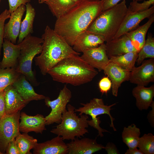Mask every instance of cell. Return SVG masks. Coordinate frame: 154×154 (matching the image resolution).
<instances>
[{
	"label": "cell",
	"mask_w": 154,
	"mask_h": 154,
	"mask_svg": "<svg viewBox=\"0 0 154 154\" xmlns=\"http://www.w3.org/2000/svg\"><path fill=\"white\" fill-rule=\"evenodd\" d=\"M82 53V55L80 56L81 58L99 71L103 70L110 62L106 54L104 43L98 47L86 50Z\"/></svg>",
	"instance_id": "11"
},
{
	"label": "cell",
	"mask_w": 154,
	"mask_h": 154,
	"mask_svg": "<svg viewBox=\"0 0 154 154\" xmlns=\"http://www.w3.org/2000/svg\"><path fill=\"white\" fill-rule=\"evenodd\" d=\"M132 94L136 99V105L140 110H147L153 101L154 85L150 87L137 85L132 90Z\"/></svg>",
	"instance_id": "23"
},
{
	"label": "cell",
	"mask_w": 154,
	"mask_h": 154,
	"mask_svg": "<svg viewBox=\"0 0 154 154\" xmlns=\"http://www.w3.org/2000/svg\"><path fill=\"white\" fill-rule=\"evenodd\" d=\"M103 70L105 75L111 81L112 95L117 97L119 88L121 84L125 81H129L130 72L123 69L116 64L110 62Z\"/></svg>",
	"instance_id": "15"
},
{
	"label": "cell",
	"mask_w": 154,
	"mask_h": 154,
	"mask_svg": "<svg viewBox=\"0 0 154 154\" xmlns=\"http://www.w3.org/2000/svg\"><path fill=\"white\" fill-rule=\"evenodd\" d=\"M104 42L101 36L86 31L78 36L72 48L77 52H82L86 50L98 47Z\"/></svg>",
	"instance_id": "20"
},
{
	"label": "cell",
	"mask_w": 154,
	"mask_h": 154,
	"mask_svg": "<svg viewBox=\"0 0 154 154\" xmlns=\"http://www.w3.org/2000/svg\"><path fill=\"white\" fill-rule=\"evenodd\" d=\"M43 41L42 38L30 34L19 44L20 53L15 69L18 72L25 76L34 86H37L39 84L32 70V62L35 56L41 52L43 47L42 44Z\"/></svg>",
	"instance_id": "5"
},
{
	"label": "cell",
	"mask_w": 154,
	"mask_h": 154,
	"mask_svg": "<svg viewBox=\"0 0 154 154\" xmlns=\"http://www.w3.org/2000/svg\"><path fill=\"white\" fill-rule=\"evenodd\" d=\"M105 44L106 54L109 59L129 52H139L126 34L106 42Z\"/></svg>",
	"instance_id": "12"
},
{
	"label": "cell",
	"mask_w": 154,
	"mask_h": 154,
	"mask_svg": "<svg viewBox=\"0 0 154 154\" xmlns=\"http://www.w3.org/2000/svg\"><path fill=\"white\" fill-rule=\"evenodd\" d=\"M151 107L152 108V110L150 111L148 114L147 118L148 122L151 126L154 127V101L152 102Z\"/></svg>",
	"instance_id": "41"
},
{
	"label": "cell",
	"mask_w": 154,
	"mask_h": 154,
	"mask_svg": "<svg viewBox=\"0 0 154 154\" xmlns=\"http://www.w3.org/2000/svg\"><path fill=\"white\" fill-rule=\"evenodd\" d=\"M3 91L6 115H12L20 111L28 103L17 92L12 85L6 87Z\"/></svg>",
	"instance_id": "19"
},
{
	"label": "cell",
	"mask_w": 154,
	"mask_h": 154,
	"mask_svg": "<svg viewBox=\"0 0 154 154\" xmlns=\"http://www.w3.org/2000/svg\"><path fill=\"white\" fill-rule=\"evenodd\" d=\"M148 19V20L144 24L138 26L134 30L125 34L139 52L144 43L148 29L154 22V14Z\"/></svg>",
	"instance_id": "24"
},
{
	"label": "cell",
	"mask_w": 154,
	"mask_h": 154,
	"mask_svg": "<svg viewBox=\"0 0 154 154\" xmlns=\"http://www.w3.org/2000/svg\"><path fill=\"white\" fill-rule=\"evenodd\" d=\"M138 52H131L119 56L110 58V61L116 64L121 68L131 72L135 67L138 58Z\"/></svg>",
	"instance_id": "28"
},
{
	"label": "cell",
	"mask_w": 154,
	"mask_h": 154,
	"mask_svg": "<svg viewBox=\"0 0 154 154\" xmlns=\"http://www.w3.org/2000/svg\"><path fill=\"white\" fill-rule=\"evenodd\" d=\"M102 3V11L112 8L118 4L121 0H101Z\"/></svg>",
	"instance_id": "38"
},
{
	"label": "cell",
	"mask_w": 154,
	"mask_h": 154,
	"mask_svg": "<svg viewBox=\"0 0 154 154\" xmlns=\"http://www.w3.org/2000/svg\"><path fill=\"white\" fill-rule=\"evenodd\" d=\"M68 152L67 144L62 137L58 135L50 140L37 143L33 151L34 154H67Z\"/></svg>",
	"instance_id": "18"
},
{
	"label": "cell",
	"mask_w": 154,
	"mask_h": 154,
	"mask_svg": "<svg viewBox=\"0 0 154 154\" xmlns=\"http://www.w3.org/2000/svg\"><path fill=\"white\" fill-rule=\"evenodd\" d=\"M147 58L154 59V37L152 34L149 33L143 46L138 53L136 62L139 65Z\"/></svg>",
	"instance_id": "30"
},
{
	"label": "cell",
	"mask_w": 154,
	"mask_h": 154,
	"mask_svg": "<svg viewBox=\"0 0 154 154\" xmlns=\"http://www.w3.org/2000/svg\"><path fill=\"white\" fill-rule=\"evenodd\" d=\"M125 154H143L139 149L137 148L130 150L128 149L125 153Z\"/></svg>",
	"instance_id": "42"
},
{
	"label": "cell",
	"mask_w": 154,
	"mask_h": 154,
	"mask_svg": "<svg viewBox=\"0 0 154 154\" xmlns=\"http://www.w3.org/2000/svg\"><path fill=\"white\" fill-rule=\"evenodd\" d=\"M25 11V6L22 5L11 14L9 21L4 25V39L16 44L20 32L22 19Z\"/></svg>",
	"instance_id": "13"
},
{
	"label": "cell",
	"mask_w": 154,
	"mask_h": 154,
	"mask_svg": "<svg viewBox=\"0 0 154 154\" xmlns=\"http://www.w3.org/2000/svg\"><path fill=\"white\" fill-rule=\"evenodd\" d=\"M0 154H2L1 152L0 151Z\"/></svg>",
	"instance_id": "46"
},
{
	"label": "cell",
	"mask_w": 154,
	"mask_h": 154,
	"mask_svg": "<svg viewBox=\"0 0 154 154\" xmlns=\"http://www.w3.org/2000/svg\"><path fill=\"white\" fill-rule=\"evenodd\" d=\"M116 104V103L109 106L105 105L102 99L94 98L91 100L89 102L86 104L80 103L81 105L83 106V107H80L77 109H75L74 111L75 112H80L79 115L80 116L83 114L90 116L92 119L88 120V125L97 129L98 133L97 136L103 137L104 135L102 132H109L100 127L99 125L101 121L100 120V117H97L102 114L108 115L111 121L110 127L112 128L114 131H116L113 123V121L115 119L112 117L110 113V110L112 109L111 108Z\"/></svg>",
	"instance_id": "7"
},
{
	"label": "cell",
	"mask_w": 154,
	"mask_h": 154,
	"mask_svg": "<svg viewBox=\"0 0 154 154\" xmlns=\"http://www.w3.org/2000/svg\"><path fill=\"white\" fill-rule=\"evenodd\" d=\"M50 0H38V3L40 4L45 3L46 2Z\"/></svg>",
	"instance_id": "44"
},
{
	"label": "cell",
	"mask_w": 154,
	"mask_h": 154,
	"mask_svg": "<svg viewBox=\"0 0 154 154\" xmlns=\"http://www.w3.org/2000/svg\"><path fill=\"white\" fill-rule=\"evenodd\" d=\"M66 109L62 115L61 122L50 132L62 137L63 140H72L76 137L81 138L88 133L86 128L88 126V117L82 115L79 117L75 113V107L70 104L67 105Z\"/></svg>",
	"instance_id": "6"
},
{
	"label": "cell",
	"mask_w": 154,
	"mask_h": 154,
	"mask_svg": "<svg viewBox=\"0 0 154 154\" xmlns=\"http://www.w3.org/2000/svg\"><path fill=\"white\" fill-rule=\"evenodd\" d=\"M112 82L108 76H104L100 79L98 84V87L102 94H106L112 87Z\"/></svg>",
	"instance_id": "35"
},
{
	"label": "cell",
	"mask_w": 154,
	"mask_h": 154,
	"mask_svg": "<svg viewBox=\"0 0 154 154\" xmlns=\"http://www.w3.org/2000/svg\"><path fill=\"white\" fill-rule=\"evenodd\" d=\"M19 128L20 132L28 133L34 131L37 133H42L46 130L45 117L41 114H37L30 116L24 112L20 113Z\"/></svg>",
	"instance_id": "17"
},
{
	"label": "cell",
	"mask_w": 154,
	"mask_h": 154,
	"mask_svg": "<svg viewBox=\"0 0 154 154\" xmlns=\"http://www.w3.org/2000/svg\"><path fill=\"white\" fill-rule=\"evenodd\" d=\"M5 154H19L15 139L11 140L9 143L6 150Z\"/></svg>",
	"instance_id": "37"
},
{
	"label": "cell",
	"mask_w": 154,
	"mask_h": 154,
	"mask_svg": "<svg viewBox=\"0 0 154 154\" xmlns=\"http://www.w3.org/2000/svg\"><path fill=\"white\" fill-rule=\"evenodd\" d=\"M72 96L71 91L65 85L60 90L56 99L51 101L49 97H45L44 99L45 105L51 109L50 113L45 117L46 125L54 123L59 124L61 122L62 114L66 110V106Z\"/></svg>",
	"instance_id": "8"
},
{
	"label": "cell",
	"mask_w": 154,
	"mask_h": 154,
	"mask_svg": "<svg viewBox=\"0 0 154 154\" xmlns=\"http://www.w3.org/2000/svg\"><path fill=\"white\" fill-rule=\"evenodd\" d=\"M2 47L3 56L0 62V68H13L15 69L20 53L19 44H15L8 40L4 39Z\"/></svg>",
	"instance_id": "21"
},
{
	"label": "cell",
	"mask_w": 154,
	"mask_h": 154,
	"mask_svg": "<svg viewBox=\"0 0 154 154\" xmlns=\"http://www.w3.org/2000/svg\"><path fill=\"white\" fill-rule=\"evenodd\" d=\"M25 76L21 74L12 86L23 98L28 103L33 100L44 99L45 96L37 93Z\"/></svg>",
	"instance_id": "22"
},
{
	"label": "cell",
	"mask_w": 154,
	"mask_h": 154,
	"mask_svg": "<svg viewBox=\"0 0 154 154\" xmlns=\"http://www.w3.org/2000/svg\"><path fill=\"white\" fill-rule=\"evenodd\" d=\"M13 68L0 69V92L7 86L12 85L17 79L21 74Z\"/></svg>",
	"instance_id": "31"
},
{
	"label": "cell",
	"mask_w": 154,
	"mask_h": 154,
	"mask_svg": "<svg viewBox=\"0 0 154 154\" xmlns=\"http://www.w3.org/2000/svg\"><path fill=\"white\" fill-rule=\"evenodd\" d=\"M25 6V16L21 22L18 44L20 43L27 36L33 32V25L36 15L35 10L29 3H27Z\"/></svg>",
	"instance_id": "25"
},
{
	"label": "cell",
	"mask_w": 154,
	"mask_h": 154,
	"mask_svg": "<svg viewBox=\"0 0 154 154\" xmlns=\"http://www.w3.org/2000/svg\"><path fill=\"white\" fill-rule=\"evenodd\" d=\"M45 3L57 19L76 5L72 0H50Z\"/></svg>",
	"instance_id": "27"
},
{
	"label": "cell",
	"mask_w": 154,
	"mask_h": 154,
	"mask_svg": "<svg viewBox=\"0 0 154 154\" xmlns=\"http://www.w3.org/2000/svg\"><path fill=\"white\" fill-rule=\"evenodd\" d=\"M79 55H72L62 60L48 74L54 81L74 86L91 82L98 72Z\"/></svg>",
	"instance_id": "3"
},
{
	"label": "cell",
	"mask_w": 154,
	"mask_h": 154,
	"mask_svg": "<svg viewBox=\"0 0 154 154\" xmlns=\"http://www.w3.org/2000/svg\"><path fill=\"white\" fill-rule=\"evenodd\" d=\"M9 2V11L11 14L19 6L22 5H25L31 0H8Z\"/></svg>",
	"instance_id": "36"
},
{
	"label": "cell",
	"mask_w": 154,
	"mask_h": 154,
	"mask_svg": "<svg viewBox=\"0 0 154 154\" xmlns=\"http://www.w3.org/2000/svg\"><path fill=\"white\" fill-rule=\"evenodd\" d=\"M140 133V129L134 124L124 127L122 133V141L129 149L137 147Z\"/></svg>",
	"instance_id": "26"
},
{
	"label": "cell",
	"mask_w": 154,
	"mask_h": 154,
	"mask_svg": "<svg viewBox=\"0 0 154 154\" xmlns=\"http://www.w3.org/2000/svg\"><path fill=\"white\" fill-rule=\"evenodd\" d=\"M19 154H31L30 151L34 149L37 143V140L27 133H21L15 138Z\"/></svg>",
	"instance_id": "29"
},
{
	"label": "cell",
	"mask_w": 154,
	"mask_h": 154,
	"mask_svg": "<svg viewBox=\"0 0 154 154\" xmlns=\"http://www.w3.org/2000/svg\"><path fill=\"white\" fill-rule=\"evenodd\" d=\"M66 144L68 154H92L104 148V145L97 143L96 138L85 137L79 139L76 137Z\"/></svg>",
	"instance_id": "16"
},
{
	"label": "cell",
	"mask_w": 154,
	"mask_h": 154,
	"mask_svg": "<svg viewBox=\"0 0 154 154\" xmlns=\"http://www.w3.org/2000/svg\"><path fill=\"white\" fill-rule=\"evenodd\" d=\"M137 147L143 154H154V136L151 133L140 137Z\"/></svg>",
	"instance_id": "32"
},
{
	"label": "cell",
	"mask_w": 154,
	"mask_h": 154,
	"mask_svg": "<svg viewBox=\"0 0 154 154\" xmlns=\"http://www.w3.org/2000/svg\"><path fill=\"white\" fill-rule=\"evenodd\" d=\"M104 149L106 150L108 154H119L116 145L112 143L108 142Z\"/></svg>",
	"instance_id": "39"
},
{
	"label": "cell",
	"mask_w": 154,
	"mask_h": 154,
	"mask_svg": "<svg viewBox=\"0 0 154 154\" xmlns=\"http://www.w3.org/2000/svg\"><path fill=\"white\" fill-rule=\"evenodd\" d=\"M20 111L11 115L6 114L0 118V151L2 154H5L9 142L20 133Z\"/></svg>",
	"instance_id": "9"
},
{
	"label": "cell",
	"mask_w": 154,
	"mask_h": 154,
	"mask_svg": "<svg viewBox=\"0 0 154 154\" xmlns=\"http://www.w3.org/2000/svg\"><path fill=\"white\" fill-rule=\"evenodd\" d=\"M1 0H0V2H1Z\"/></svg>",
	"instance_id": "47"
},
{
	"label": "cell",
	"mask_w": 154,
	"mask_h": 154,
	"mask_svg": "<svg viewBox=\"0 0 154 154\" xmlns=\"http://www.w3.org/2000/svg\"><path fill=\"white\" fill-rule=\"evenodd\" d=\"M76 5L80 3L84 0H72Z\"/></svg>",
	"instance_id": "43"
},
{
	"label": "cell",
	"mask_w": 154,
	"mask_h": 154,
	"mask_svg": "<svg viewBox=\"0 0 154 154\" xmlns=\"http://www.w3.org/2000/svg\"><path fill=\"white\" fill-rule=\"evenodd\" d=\"M5 105L3 91L0 92V118L5 114Z\"/></svg>",
	"instance_id": "40"
},
{
	"label": "cell",
	"mask_w": 154,
	"mask_h": 154,
	"mask_svg": "<svg viewBox=\"0 0 154 154\" xmlns=\"http://www.w3.org/2000/svg\"><path fill=\"white\" fill-rule=\"evenodd\" d=\"M133 1H136L138 2V1H144L145 0H132Z\"/></svg>",
	"instance_id": "45"
},
{
	"label": "cell",
	"mask_w": 154,
	"mask_h": 154,
	"mask_svg": "<svg viewBox=\"0 0 154 154\" xmlns=\"http://www.w3.org/2000/svg\"><path fill=\"white\" fill-rule=\"evenodd\" d=\"M141 64L130 72L129 81L137 85L146 86L154 82V59L144 60Z\"/></svg>",
	"instance_id": "10"
},
{
	"label": "cell",
	"mask_w": 154,
	"mask_h": 154,
	"mask_svg": "<svg viewBox=\"0 0 154 154\" xmlns=\"http://www.w3.org/2000/svg\"><path fill=\"white\" fill-rule=\"evenodd\" d=\"M10 16L11 13L9 10L7 9H5L0 14V57L4 41V29L5 21L7 19L9 18Z\"/></svg>",
	"instance_id": "34"
},
{
	"label": "cell",
	"mask_w": 154,
	"mask_h": 154,
	"mask_svg": "<svg viewBox=\"0 0 154 154\" xmlns=\"http://www.w3.org/2000/svg\"><path fill=\"white\" fill-rule=\"evenodd\" d=\"M154 13V5L147 10L140 13H131L127 11L119 30L113 39L134 30L139 26V23L142 20L149 18Z\"/></svg>",
	"instance_id": "14"
},
{
	"label": "cell",
	"mask_w": 154,
	"mask_h": 154,
	"mask_svg": "<svg viewBox=\"0 0 154 154\" xmlns=\"http://www.w3.org/2000/svg\"><path fill=\"white\" fill-rule=\"evenodd\" d=\"M125 0L114 7L102 11L87 31L102 36L106 42L113 39L127 12Z\"/></svg>",
	"instance_id": "4"
},
{
	"label": "cell",
	"mask_w": 154,
	"mask_h": 154,
	"mask_svg": "<svg viewBox=\"0 0 154 154\" xmlns=\"http://www.w3.org/2000/svg\"><path fill=\"white\" fill-rule=\"evenodd\" d=\"M100 0H84L57 19L54 31L73 46L78 36L87 30L102 12Z\"/></svg>",
	"instance_id": "1"
},
{
	"label": "cell",
	"mask_w": 154,
	"mask_h": 154,
	"mask_svg": "<svg viewBox=\"0 0 154 154\" xmlns=\"http://www.w3.org/2000/svg\"><path fill=\"white\" fill-rule=\"evenodd\" d=\"M41 38L44 40L42 50L40 55L35 58V61L43 75H46L50 70L64 58L80 54L48 25L46 26Z\"/></svg>",
	"instance_id": "2"
},
{
	"label": "cell",
	"mask_w": 154,
	"mask_h": 154,
	"mask_svg": "<svg viewBox=\"0 0 154 154\" xmlns=\"http://www.w3.org/2000/svg\"><path fill=\"white\" fill-rule=\"evenodd\" d=\"M154 0H144L141 3L136 1H132L130 3L128 8V11L131 13H140L148 9L151 5H154Z\"/></svg>",
	"instance_id": "33"
}]
</instances>
